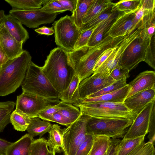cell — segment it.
Returning <instances> with one entry per match:
<instances>
[{
    "label": "cell",
    "instance_id": "681fc988",
    "mask_svg": "<svg viewBox=\"0 0 155 155\" xmlns=\"http://www.w3.org/2000/svg\"><path fill=\"white\" fill-rule=\"evenodd\" d=\"M57 1L66 11H69L72 13L74 11L76 5L77 0H57Z\"/></svg>",
    "mask_w": 155,
    "mask_h": 155
},
{
    "label": "cell",
    "instance_id": "8d00e7d4",
    "mask_svg": "<svg viewBox=\"0 0 155 155\" xmlns=\"http://www.w3.org/2000/svg\"><path fill=\"white\" fill-rule=\"evenodd\" d=\"M155 153L154 144L148 141L142 143L127 155H155Z\"/></svg>",
    "mask_w": 155,
    "mask_h": 155
},
{
    "label": "cell",
    "instance_id": "4dcf8cb0",
    "mask_svg": "<svg viewBox=\"0 0 155 155\" xmlns=\"http://www.w3.org/2000/svg\"><path fill=\"white\" fill-rule=\"evenodd\" d=\"M110 138L104 136H94L93 144L88 155H104Z\"/></svg>",
    "mask_w": 155,
    "mask_h": 155
},
{
    "label": "cell",
    "instance_id": "8992f818",
    "mask_svg": "<svg viewBox=\"0 0 155 155\" xmlns=\"http://www.w3.org/2000/svg\"><path fill=\"white\" fill-rule=\"evenodd\" d=\"M81 114L79 118L66 128L62 129V151L64 155H76L85 139L88 116Z\"/></svg>",
    "mask_w": 155,
    "mask_h": 155
},
{
    "label": "cell",
    "instance_id": "4316f807",
    "mask_svg": "<svg viewBox=\"0 0 155 155\" xmlns=\"http://www.w3.org/2000/svg\"><path fill=\"white\" fill-rule=\"evenodd\" d=\"M48 0H5L12 9L28 10L38 9Z\"/></svg>",
    "mask_w": 155,
    "mask_h": 155
},
{
    "label": "cell",
    "instance_id": "e575fe53",
    "mask_svg": "<svg viewBox=\"0 0 155 155\" xmlns=\"http://www.w3.org/2000/svg\"><path fill=\"white\" fill-rule=\"evenodd\" d=\"M144 61L153 69H155V34L150 39L147 48Z\"/></svg>",
    "mask_w": 155,
    "mask_h": 155
},
{
    "label": "cell",
    "instance_id": "7a4b0ae2",
    "mask_svg": "<svg viewBox=\"0 0 155 155\" xmlns=\"http://www.w3.org/2000/svg\"><path fill=\"white\" fill-rule=\"evenodd\" d=\"M29 53L24 50L19 56L8 60L0 68V96L15 92L21 85L31 61Z\"/></svg>",
    "mask_w": 155,
    "mask_h": 155
},
{
    "label": "cell",
    "instance_id": "6da1fadb",
    "mask_svg": "<svg viewBox=\"0 0 155 155\" xmlns=\"http://www.w3.org/2000/svg\"><path fill=\"white\" fill-rule=\"evenodd\" d=\"M41 68L59 95L67 89L75 74L69 62L67 52L59 47L50 51Z\"/></svg>",
    "mask_w": 155,
    "mask_h": 155
},
{
    "label": "cell",
    "instance_id": "83f0119b",
    "mask_svg": "<svg viewBox=\"0 0 155 155\" xmlns=\"http://www.w3.org/2000/svg\"><path fill=\"white\" fill-rule=\"evenodd\" d=\"M145 135L134 138L121 140L119 144L117 155H127L138 146L144 142Z\"/></svg>",
    "mask_w": 155,
    "mask_h": 155
},
{
    "label": "cell",
    "instance_id": "91938a15",
    "mask_svg": "<svg viewBox=\"0 0 155 155\" xmlns=\"http://www.w3.org/2000/svg\"><path fill=\"white\" fill-rule=\"evenodd\" d=\"M1 66H0V67Z\"/></svg>",
    "mask_w": 155,
    "mask_h": 155
},
{
    "label": "cell",
    "instance_id": "bcb514c9",
    "mask_svg": "<svg viewBox=\"0 0 155 155\" xmlns=\"http://www.w3.org/2000/svg\"><path fill=\"white\" fill-rule=\"evenodd\" d=\"M120 140L117 138H110L105 155H117Z\"/></svg>",
    "mask_w": 155,
    "mask_h": 155
},
{
    "label": "cell",
    "instance_id": "d6986e66",
    "mask_svg": "<svg viewBox=\"0 0 155 155\" xmlns=\"http://www.w3.org/2000/svg\"><path fill=\"white\" fill-rule=\"evenodd\" d=\"M119 12L114 11L108 18L104 20L94 29L89 40L87 45L94 47L107 35V33L117 18Z\"/></svg>",
    "mask_w": 155,
    "mask_h": 155
},
{
    "label": "cell",
    "instance_id": "603a6c76",
    "mask_svg": "<svg viewBox=\"0 0 155 155\" xmlns=\"http://www.w3.org/2000/svg\"><path fill=\"white\" fill-rule=\"evenodd\" d=\"M155 11H144L140 28V35L144 38H150L155 34Z\"/></svg>",
    "mask_w": 155,
    "mask_h": 155
},
{
    "label": "cell",
    "instance_id": "db71d44e",
    "mask_svg": "<svg viewBox=\"0 0 155 155\" xmlns=\"http://www.w3.org/2000/svg\"><path fill=\"white\" fill-rule=\"evenodd\" d=\"M12 143L0 138V155H5L7 148Z\"/></svg>",
    "mask_w": 155,
    "mask_h": 155
},
{
    "label": "cell",
    "instance_id": "60d3db41",
    "mask_svg": "<svg viewBox=\"0 0 155 155\" xmlns=\"http://www.w3.org/2000/svg\"><path fill=\"white\" fill-rule=\"evenodd\" d=\"M148 133V141L154 145L155 139V102L153 104L150 116Z\"/></svg>",
    "mask_w": 155,
    "mask_h": 155
},
{
    "label": "cell",
    "instance_id": "5b68a950",
    "mask_svg": "<svg viewBox=\"0 0 155 155\" xmlns=\"http://www.w3.org/2000/svg\"><path fill=\"white\" fill-rule=\"evenodd\" d=\"M73 105L82 114L94 117L134 119L136 116L124 103L102 102Z\"/></svg>",
    "mask_w": 155,
    "mask_h": 155
},
{
    "label": "cell",
    "instance_id": "94428289",
    "mask_svg": "<svg viewBox=\"0 0 155 155\" xmlns=\"http://www.w3.org/2000/svg\"><path fill=\"white\" fill-rule=\"evenodd\" d=\"M0 68H1V67H0Z\"/></svg>",
    "mask_w": 155,
    "mask_h": 155
},
{
    "label": "cell",
    "instance_id": "74e56055",
    "mask_svg": "<svg viewBox=\"0 0 155 155\" xmlns=\"http://www.w3.org/2000/svg\"><path fill=\"white\" fill-rule=\"evenodd\" d=\"M64 102H60L54 105H49L45 109L39 112L38 117L41 119L48 121L50 117L55 113L58 112L63 106Z\"/></svg>",
    "mask_w": 155,
    "mask_h": 155
},
{
    "label": "cell",
    "instance_id": "f6af8a7d",
    "mask_svg": "<svg viewBox=\"0 0 155 155\" xmlns=\"http://www.w3.org/2000/svg\"><path fill=\"white\" fill-rule=\"evenodd\" d=\"M117 46L118 45L115 47L110 48L106 49L102 53L98 58L95 64L93 69L94 72L105 61L111 54L116 48Z\"/></svg>",
    "mask_w": 155,
    "mask_h": 155
},
{
    "label": "cell",
    "instance_id": "7dc6e473",
    "mask_svg": "<svg viewBox=\"0 0 155 155\" xmlns=\"http://www.w3.org/2000/svg\"><path fill=\"white\" fill-rule=\"evenodd\" d=\"M15 105V103L13 101H8L0 102V116L12 113Z\"/></svg>",
    "mask_w": 155,
    "mask_h": 155
},
{
    "label": "cell",
    "instance_id": "d4e9b609",
    "mask_svg": "<svg viewBox=\"0 0 155 155\" xmlns=\"http://www.w3.org/2000/svg\"><path fill=\"white\" fill-rule=\"evenodd\" d=\"M110 0H94L83 19V24L88 22L97 15L113 6Z\"/></svg>",
    "mask_w": 155,
    "mask_h": 155
},
{
    "label": "cell",
    "instance_id": "484cf974",
    "mask_svg": "<svg viewBox=\"0 0 155 155\" xmlns=\"http://www.w3.org/2000/svg\"><path fill=\"white\" fill-rule=\"evenodd\" d=\"M94 0H77L75 8L71 16L79 28L83 25V19Z\"/></svg>",
    "mask_w": 155,
    "mask_h": 155
},
{
    "label": "cell",
    "instance_id": "7c38bea8",
    "mask_svg": "<svg viewBox=\"0 0 155 155\" xmlns=\"http://www.w3.org/2000/svg\"><path fill=\"white\" fill-rule=\"evenodd\" d=\"M155 101L149 103L137 114L123 138H134L148 133L150 116Z\"/></svg>",
    "mask_w": 155,
    "mask_h": 155
},
{
    "label": "cell",
    "instance_id": "30bf717a",
    "mask_svg": "<svg viewBox=\"0 0 155 155\" xmlns=\"http://www.w3.org/2000/svg\"><path fill=\"white\" fill-rule=\"evenodd\" d=\"M53 104H54L38 96L22 92L17 97L15 109L32 118L38 117L39 112L48 106Z\"/></svg>",
    "mask_w": 155,
    "mask_h": 155
},
{
    "label": "cell",
    "instance_id": "816d5d0a",
    "mask_svg": "<svg viewBox=\"0 0 155 155\" xmlns=\"http://www.w3.org/2000/svg\"><path fill=\"white\" fill-rule=\"evenodd\" d=\"M11 113L0 116V133L3 132L6 126L10 123V119Z\"/></svg>",
    "mask_w": 155,
    "mask_h": 155
},
{
    "label": "cell",
    "instance_id": "9a60e30c",
    "mask_svg": "<svg viewBox=\"0 0 155 155\" xmlns=\"http://www.w3.org/2000/svg\"><path fill=\"white\" fill-rule=\"evenodd\" d=\"M135 12L124 13L119 12L115 21L107 33L110 37L115 38L128 34L132 27Z\"/></svg>",
    "mask_w": 155,
    "mask_h": 155
},
{
    "label": "cell",
    "instance_id": "f5cc1de1",
    "mask_svg": "<svg viewBox=\"0 0 155 155\" xmlns=\"http://www.w3.org/2000/svg\"><path fill=\"white\" fill-rule=\"evenodd\" d=\"M35 31L39 34L46 35H51L54 33V30L53 27H48L43 26L35 29Z\"/></svg>",
    "mask_w": 155,
    "mask_h": 155
},
{
    "label": "cell",
    "instance_id": "ac0fdd59",
    "mask_svg": "<svg viewBox=\"0 0 155 155\" xmlns=\"http://www.w3.org/2000/svg\"><path fill=\"white\" fill-rule=\"evenodd\" d=\"M17 41L25 43L29 38V34L21 23L10 14L5 15L1 24Z\"/></svg>",
    "mask_w": 155,
    "mask_h": 155
},
{
    "label": "cell",
    "instance_id": "f907efd6",
    "mask_svg": "<svg viewBox=\"0 0 155 155\" xmlns=\"http://www.w3.org/2000/svg\"><path fill=\"white\" fill-rule=\"evenodd\" d=\"M140 6L144 11H150L155 10V0H141Z\"/></svg>",
    "mask_w": 155,
    "mask_h": 155
},
{
    "label": "cell",
    "instance_id": "6f0895ef",
    "mask_svg": "<svg viewBox=\"0 0 155 155\" xmlns=\"http://www.w3.org/2000/svg\"><path fill=\"white\" fill-rule=\"evenodd\" d=\"M56 152L54 151H50L48 152L47 155H55Z\"/></svg>",
    "mask_w": 155,
    "mask_h": 155
},
{
    "label": "cell",
    "instance_id": "d590c367",
    "mask_svg": "<svg viewBox=\"0 0 155 155\" xmlns=\"http://www.w3.org/2000/svg\"><path fill=\"white\" fill-rule=\"evenodd\" d=\"M126 78L116 81L111 85L104 87L95 93L88 96L86 98L97 97L115 91L126 85L127 84L126 83Z\"/></svg>",
    "mask_w": 155,
    "mask_h": 155
},
{
    "label": "cell",
    "instance_id": "2e32d148",
    "mask_svg": "<svg viewBox=\"0 0 155 155\" xmlns=\"http://www.w3.org/2000/svg\"><path fill=\"white\" fill-rule=\"evenodd\" d=\"M128 84L130 89L126 98L138 92L155 88V72L146 71L140 73Z\"/></svg>",
    "mask_w": 155,
    "mask_h": 155
},
{
    "label": "cell",
    "instance_id": "7402d4cb",
    "mask_svg": "<svg viewBox=\"0 0 155 155\" xmlns=\"http://www.w3.org/2000/svg\"><path fill=\"white\" fill-rule=\"evenodd\" d=\"M52 124L45 120H41L38 117L31 118L30 124L26 130L28 134L33 138L39 136V138L48 132Z\"/></svg>",
    "mask_w": 155,
    "mask_h": 155
},
{
    "label": "cell",
    "instance_id": "3957f363",
    "mask_svg": "<svg viewBox=\"0 0 155 155\" xmlns=\"http://www.w3.org/2000/svg\"><path fill=\"white\" fill-rule=\"evenodd\" d=\"M21 86L22 92L38 96L54 104L61 102L59 94L45 74L41 67L32 61Z\"/></svg>",
    "mask_w": 155,
    "mask_h": 155
},
{
    "label": "cell",
    "instance_id": "9c48e42d",
    "mask_svg": "<svg viewBox=\"0 0 155 155\" xmlns=\"http://www.w3.org/2000/svg\"><path fill=\"white\" fill-rule=\"evenodd\" d=\"M9 14L22 25L31 28L38 27L43 24L54 21L57 14L49 12L41 8L32 10L11 9Z\"/></svg>",
    "mask_w": 155,
    "mask_h": 155
},
{
    "label": "cell",
    "instance_id": "277c9868",
    "mask_svg": "<svg viewBox=\"0 0 155 155\" xmlns=\"http://www.w3.org/2000/svg\"><path fill=\"white\" fill-rule=\"evenodd\" d=\"M134 119L95 117L88 116L86 122L87 134L104 136L110 138H123Z\"/></svg>",
    "mask_w": 155,
    "mask_h": 155
},
{
    "label": "cell",
    "instance_id": "836d02e7",
    "mask_svg": "<svg viewBox=\"0 0 155 155\" xmlns=\"http://www.w3.org/2000/svg\"><path fill=\"white\" fill-rule=\"evenodd\" d=\"M49 151L47 140L42 137L34 140L30 147L29 155H47Z\"/></svg>",
    "mask_w": 155,
    "mask_h": 155
},
{
    "label": "cell",
    "instance_id": "44dd1931",
    "mask_svg": "<svg viewBox=\"0 0 155 155\" xmlns=\"http://www.w3.org/2000/svg\"><path fill=\"white\" fill-rule=\"evenodd\" d=\"M79 84L78 77L75 74L67 89L60 94L59 100L73 104H76L80 99L78 90Z\"/></svg>",
    "mask_w": 155,
    "mask_h": 155
},
{
    "label": "cell",
    "instance_id": "680465c9",
    "mask_svg": "<svg viewBox=\"0 0 155 155\" xmlns=\"http://www.w3.org/2000/svg\"><path fill=\"white\" fill-rule=\"evenodd\" d=\"M104 155H105V153H104Z\"/></svg>",
    "mask_w": 155,
    "mask_h": 155
},
{
    "label": "cell",
    "instance_id": "be15d7a7",
    "mask_svg": "<svg viewBox=\"0 0 155 155\" xmlns=\"http://www.w3.org/2000/svg\"><path fill=\"white\" fill-rule=\"evenodd\" d=\"M88 155H89V154H88Z\"/></svg>",
    "mask_w": 155,
    "mask_h": 155
},
{
    "label": "cell",
    "instance_id": "cb8c5ba5",
    "mask_svg": "<svg viewBox=\"0 0 155 155\" xmlns=\"http://www.w3.org/2000/svg\"><path fill=\"white\" fill-rule=\"evenodd\" d=\"M57 124L52 125L48 132L47 143L49 150L54 151L56 153L62 151V130Z\"/></svg>",
    "mask_w": 155,
    "mask_h": 155
},
{
    "label": "cell",
    "instance_id": "1f68e13d",
    "mask_svg": "<svg viewBox=\"0 0 155 155\" xmlns=\"http://www.w3.org/2000/svg\"><path fill=\"white\" fill-rule=\"evenodd\" d=\"M112 7L104 11L86 23L83 24L80 28L81 31L94 28L102 21L108 18L114 12L111 11Z\"/></svg>",
    "mask_w": 155,
    "mask_h": 155
},
{
    "label": "cell",
    "instance_id": "6125c7cd",
    "mask_svg": "<svg viewBox=\"0 0 155 155\" xmlns=\"http://www.w3.org/2000/svg\"></svg>",
    "mask_w": 155,
    "mask_h": 155
},
{
    "label": "cell",
    "instance_id": "8fae6325",
    "mask_svg": "<svg viewBox=\"0 0 155 155\" xmlns=\"http://www.w3.org/2000/svg\"><path fill=\"white\" fill-rule=\"evenodd\" d=\"M110 73L106 71L93 74L82 81L78 88L80 99H84L114 83L116 81L110 75Z\"/></svg>",
    "mask_w": 155,
    "mask_h": 155
},
{
    "label": "cell",
    "instance_id": "d6a6232c",
    "mask_svg": "<svg viewBox=\"0 0 155 155\" xmlns=\"http://www.w3.org/2000/svg\"><path fill=\"white\" fill-rule=\"evenodd\" d=\"M71 123L75 121L81 115L79 109L72 104L64 102L62 108L58 111Z\"/></svg>",
    "mask_w": 155,
    "mask_h": 155
},
{
    "label": "cell",
    "instance_id": "7bdbcfd3",
    "mask_svg": "<svg viewBox=\"0 0 155 155\" xmlns=\"http://www.w3.org/2000/svg\"><path fill=\"white\" fill-rule=\"evenodd\" d=\"M129 71L127 69L117 65L110 72V75L115 81H117L129 78Z\"/></svg>",
    "mask_w": 155,
    "mask_h": 155
},
{
    "label": "cell",
    "instance_id": "ffe728a7",
    "mask_svg": "<svg viewBox=\"0 0 155 155\" xmlns=\"http://www.w3.org/2000/svg\"><path fill=\"white\" fill-rule=\"evenodd\" d=\"M33 138L28 133L12 143L7 148L5 155H29Z\"/></svg>",
    "mask_w": 155,
    "mask_h": 155
},
{
    "label": "cell",
    "instance_id": "f546056e",
    "mask_svg": "<svg viewBox=\"0 0 155 155\" xmlns=\"http://www.w3.org/2000/svg\"><path fill=\"white\" fill-rule=\"evenodd\" d=\"M31 118L19 112L16 109L13 110L10 116V122L14 129L17 131L26 130L30 121Z\"/></svg>",
    "mask_w": 155,
    "mask_h": 155
},
{
    "label": "cell",
    "instance_id": "ba28073f",
    "mask_svg": "<svg viewBox=\"0 0 155 155\" xmlns=\"http://www.w3.org/2000/svg\"><path fill=\"white\" fill-rule=\"evenodd\" d=\"M150 39L144 38L140 33L126 48L120 58L118 65L129 71L135 68L144 61Z\"/></svg>",
    "mask_w": 155,
    "mask_h": 155
},
{
    "label": "cell",
    "instance_id": "e0dca14e",
    "mask_svg": "<svg viewBox=\"0 0 155 155\" xmlns=\"http://www.w3.org/2000/svg\"><path fill=\"white\" fill-rule=\"evenodd\" d=\"M130 89V87L127 84L122 88L111 93L97 97L80 99L75 104L102 102L124 103Z\"/></svg>",
    "mask_w": 155,
    "mask_h": 155
},
{
    "label": "cell",
    "instance_id": "c3c4849f",
    "mask_svg": "<svg viewBox=\"0 0 155 155\" xmlns=\"http://www.w3.org/2000/svg\"><path fill=\"white\" fill-rule=\"evenodd\" d=\"M48 121L55 122L67 127L71 123L58 112L54 114Z\"/></svg>",
    "mask_w": 155,
    "mask_h": 155
},
{
    "label": "cell",
    "instance_id": "f1b7e54d",
    "mask_svg": "<svg viewBox=\"0 0 155 155\" xmlns=\"http://www.w3.org/2000/svg\"><path fill=\"white\" fill-rule=\"evenodd\" d=\"M141 0H120L114 3L111 11L127 14L134 13L141 7Z\"/></svg>",
    "mask_w": 155,
    "mask_h": 155
},
{
    "label": "cell",
    "instance_id": "4fadbf2b",
    "mask_svg": "<svg viewBox=\"0 0 155 155\" xmlns=\"http://www.w3.org/2000/svg\"><path fill=\"white\" fill-rule=\"evenodd\" d=\"M155 101V88L147 89L126 98L124 104L136 115L149 103Z\"/></svg>",
    "mask_w": 155,
    "mask_h": 155
},
{
    "label": "cell",
    "instance_id": "ee69618b",
    "mask_svg": "<svg viewBox=\"0 0 155 155\" xmlns=\"http://www.w3.org/2000/svg\"><path fill=\"white\" fill-rule=\"evenodd\" d=\"M144 10L141 6L139 9L135 12L132 26L128 34L131 33L137 29H140L141 21L144 15Z\"/></svg>",
    "mask_w": 155,
    "mask_h": 155
},
{
    "label": "cell",
    "instance_id": "b9f144b4",
    "mask_svg": "<svg viewBox=\"0 0 155 155\" xmlns=\"http://www.w3.org/2000/svg\"><path fill=\"white\" fill-rule=\"evenodd\" d=\"M94 28H91L81 31L75 44L74 50L87 46L89 40Z\"/></svg>",
    "mask_w": 155,
    "mask_h": 155
},
{
    "label": "cell",
    "instance_id": "f35d334b",
    "mask_svg": "<svg viewBox=\"0 0 155 155\" xmlns=\"http://www.w3.org/2000/svg\"><path fill=\"white\" fill-rule=\"evenodd\" d=\"M94 136L92 134H86L85 139L80 146L76 155H88L91 150Z\"/></svg>",
    "mask_w": 155,
    "mask_h": 155
},
{
    "label": "cell",
    "instance_id": "5bb4252c",
    "mask_svg": "<svg viewBox=\"0 0 155 155\" xmlns=\"http://www.w3.org/2000/svg\"><path fill=\"white\" fill-rule=\"evenodd\" d=\"M23 43L17 41L2 25H0V45L9 60L21 55L24 50Z\"/></svg>",
    "mask_w": 155,
    "mask_h": 155
},
{
    "label": "cell",
    "instance_id": "9f6ffc18",
    "mask_svg": "<svg viewBox=\"0 0 155 155\" xmlns=\"http://www.w3.org/2000/svg\"><path fill=\"white\" fill-rule=\"evenodd\" d=\"M5 15L4 11L2 10H0V25L2 24Z\"/></svg>",
    "mask_w": 155,
    "mask_h": 155
},
{
    "label": "cell",
    "instance_id": "11a10c76",
    "mask_svg": "<svg viewBox=\"0 0 155 155\" xmlns=\"http://www.w3.org/2000/svg\"><path fill=\"white\" fill-rule=\"evenodd\" d=\"M9 59L5 52H4L1 46H0V66H2Z\"/></svg>",
    "mask_w": 155,
    "mask_h": 155
},
{
    "label": "cell",
    "instance_id": "ab89813d",
    "mask_svg": "<svg viewBox=\"0 0 155 155\" xmlns=\"http://www.w3.org/2000/svg\"><path fill=\"white\" fill-rule=\"evenodd\" d=\"M41 8L49 12L57 15L66 11L57 0H48Z\"/></svg>",
    "mask_w": 155,
    "mask_h": 155
},
{
    "label": "cell",
    "instance_id": "52a82bcc",
    "mask_svg": "<svg viewBox=\"0 0 155 155\" xmlns=\"http://www.w3.org/2000/svg\"><path fill=\"white\" fill-rule=\"evenodd\" d=\"M52 25L56 45L67 52L73 50L81 31L71 16L61 17Z\"/></svg>",
    "mask_w": 155,
    "mask_h": 155
}]
</instances>
